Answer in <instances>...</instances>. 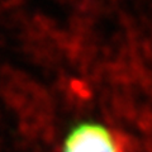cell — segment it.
Wrapping results in <instances>:
<instances>
[{"label": "cell", "instance_id": "1", "mask_svg": "<svg viewBox=\"0 0 152 152\" xmlns=\"http://www.w3.org/2000/svg\"><path fill=\"white\" fill-rule=\"evenodd\" d=\"M64 152H121L114 134L99 123H81L69 133Z\"/></svg>", "mask_w": 152, "mask_h": 152}]
</instances>
